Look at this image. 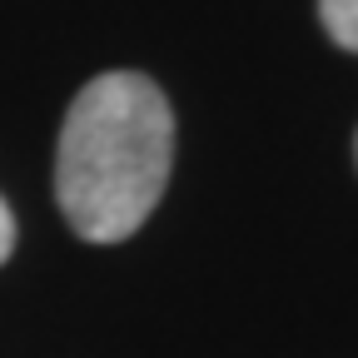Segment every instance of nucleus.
<instances>
[{
  "label": "nucleus",
  "mask_w": 358,
  "mask_h": 358,
  "mask_svg": "<svg viewBox=\"0 0 358 358\" xmlns=\"http://www.w3.org/2000/svg\"><path fill=\"white\" fill-rule=\"evenodd\" d=\"M174 164V115L140 70L95 75L70 100L55 150V199L90 244H120L155 214Z\"/></svg>",
  "instance_id": "f257e3e1"
},
{
  "label": "nucleus",
  "mask_w": 358,
  "mask_h": 358,
  "mask_svg": "<svg viewBox=\"0 0 358 358\" xmlns=\"http://www.w3.org/2000/svg\"><path fill=\"white\" fill-rule=\"evenodd\" d=\"M319 20L334 45L358 55V0H319Z\"/></svg>",
  "instance_id": "f03ea898"
},
{
  "label": "nucleus",
  "mask_w": 358,
  "mask_h": 358,
  "mask_svg": "<svg viewBox=\"0 0 358 358\" xmlns=\"http://www.w3.org/2000/svg\"><path fill=\"white\" fill-rule=\"evenodd\" d=\"M15 254V214H10V204L0 199V264H6Z\"/></svg>",
  "instance_id": "7ed1b4c3"
}]
</instances>
